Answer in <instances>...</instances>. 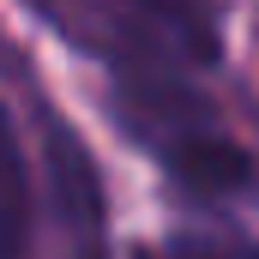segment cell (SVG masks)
I'll list each match as a JSON object with an SVG mask.
<instances>
[{
  "mask_svg": "<svg viewBox=\"0 0 259 259\" xmlns=\"http://www.w3.org/2000/svg\"><path fill=\"white\" fill-rule=\"evenodd\" d=\"M163 157H169V169H175V181L181 187H193V193H241L247 181H253V157L235 145V139H223L217 127H187L175 133L169 145H163Z\"/></svg>",
  "mask_w": 259,
  "mask_h": 259,
  "instance_id": "obj_1",
  "label": "cell"
},
{
  "mask_svg": "<svg viewBox=\"0 0 259 259\" xmlns=\"http://www.w3.org/2000/svg\"><path fill=\"white\" fill-rule=\"evenodd\" d=\"M49 139H55V181L66 199V223L78 229V259H97L103 253V181H97L84 145L66 139V127H49Z\"/></svg>",
  "mask_w": 259,
  "mask_h": 259,
  "instance_id": "obj_2",
  "label": "cell"
},
{
  "mask_svg": "<svg viewBox=\"0 0 259 259\" xmlns=\"http://www.w3.org/2000/svg\"><path fill=\"white\" fill-rule=\"evenodd\" d=\"M24 241H30V181H24L18 133L0 109V259H18Z\"/></svg>",
  "mask_w": 259,
  "mask_h": 259,
  "instance_id": "obj_3",
  "label": "cell"
},
{
  "mask_svg": "<svg viewBox=\"0 0 259 259\" xmlns=\"http://www.w3.org/2000/svg\"><path fill=\"white\" fill-rule=\"evenodd\" d=\"M145 6L157 18H169L199 55H217V42H211V0H145Z\"/></svg>",
  "mask_w": 259,
  "mask_h": 259,
  "instance_id": "obj_4",
  "label": "cell"
},
{
  "mask_svg": "<svg viewBox=\"0 0 259 259\" xmlns=\"http://www.w3.org/2000/svg\"><path fill=\"white\" fill-rule=\"evenodd\" d=\"M133 259H157V253H145V247H139V253H133Z\"/></svg>",
  "mask_w": 259,
  "mask_h": 259,
  "instance_id": "obj_5",
  "label": "cell"
}]
</instances>
